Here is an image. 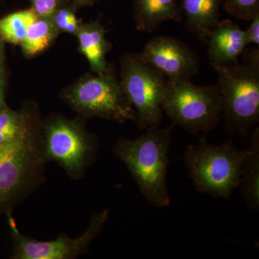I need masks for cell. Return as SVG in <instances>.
Segmentation results:
<instances>
[{
    "instance_id": "obj_1",
    "label": "cell",
    "mask_w": 259,
    "mask_h": 259,
    "mask_svg": "<svg viewBox=\"0 0 259 259\" xmlns=\"http://www.w3.org/2000/svg\"><path fill=\"white\" fill-rule=\"evenodd\" d=\"M171 127L146 130L135 139L117 140L112 151L125 163L141 193L151 205H169L167 171L169 163Z\"/></svg>"
},
{
    "instance_id": "obj_2",
    "label": "cell",
    "mask_w": 259,
    "mask_h": 259,
    "mask_svg": "<svg viewBox=\"0 0 259 259\" xmlns=\"http://www.w3.org/2000/svg\"><path fill=\"white\" fill-rule=\"evenodd\" d=\"M49 161L44 135L34 125L0 144V213L20 203L42 185Z\"/></svg>"
},
{
    "instance_id": "obj_3",
    "label": "cell",
    "mask_w": 259,
    "mask_h": 259,
    "mask_svg": "<svg viewBox=\"0 0 259 259\" xmlns=\"http://www.w3.org/2000/svg\"><path fill=\"white\" fill-rule=\"evenodd\" d=\"M246 149L241 150L232 141L209 144L203 137L186 149L184 159L196 190L214 198L228 199L241 181Z\"/></svg>"
},
{
    "instance_id": "obj_4",
    "label": "cell",
    "mask_w": 259,
    "mask_h": 259,
    "mask_svg": "<svg viewBox=\"0 0 259 259\" xmlns=\"http://www.w3.org/2000/svg\"><path fill=\"white\" fill-rule=\"evenodd\" d=\"M211 66L218 76L227 131L245 137L259 120V61Z\"/></svg>"
},
{
    "instance_id": "obj_5",
    "label": "cell",
    "mask_w": 259,
    "mask_h": 259,
    "mask_svg": "<svg viewBox=\"0 0 259 259\" xmlns=\"http://www.w3.org/2000/svg\"><path fill=\"white\" fill-rule=\"evenodd\" d=\"M161 108L174 125L195 136L210 132L222 117V102L217 86H198L191 80L167 79Z\"/></svg>"
},
{
    "instance_id": "obj_6",
    "label": "cell",
    "mask_w": 259,
    "mask_h": 259,
    "mask_svg": "<svg viewBox=\"0 0 259 259\" xmlns=\"http://www.w3.org/2000/svg\"><path fill=\"white\" fill-rule=\"evenodd\" d=\"M121 88L136 111L139 130L159 127L163 120L161 104L167 79L149 66L140 54H129L122 61Z\"/></svg>"
},
{
    "instance_id": "obj_7",
    "label": "cell",
    "mask_w": 259,
    "mask_h": 259,
    "mask_svg": "<svg viewBox=\"0 0 259 259\" xmlns=\"http://www.w3.org/2000/svg\"><path fill=\"white\" fill-rule=\"evenodd\" d=\"M65 100L87 117H101L120 123L137 120L120 83L109 71L77 83L66 94Z\"/></svg>"
},
{
    "instance_id": "obj_8",
    "label": "cell",
    "mask_w": 259,
    "mask_h": 259,
    "mask_svg": "<svg viewBox=\"0 0 259 259\" xmlns=\"http://www.w3.org/2000/svg\"><path fill=\"white\" fill-rule=\"evenodd\" d=\"M46 153L74 180H80L95 161L98 141L74 121L59 118L51 121L44 134Z\"/></svg>"
},
{
    "instance_id": "obj_9",
    "label": "cell",
    "mask_w": 259,
    "mask_h": 259,
    "mask_svg": "<svg viewBox=\"0 0 259 259\" xmlns=\"http://www.w3.org/2000/svg\"><path fill=\"white\" fill-rule=\"evenodd\" d=\"M108 209L92 216L91 221L81 236L69 238L61 233L57 238L49 241H40L22 234L11 222L12 233L15 243L14 258L17 259H74L88 251L90 245L106 224Z\"/></svg>"
},
{
    "instance_id": "obj_10",
    "label": "cell",
    "mask_w": 259,
    "mask_h": 259,
    "mask_svg": "<svg viewBox=\"0 0 259 259\" xmlns=\"http://www.w3.org/2000/svg\"><path fill=\"white\" fill-rule=\"evenodd\" d=\"M140 54L151 67L168 80H191L199 71V56L175 37H153Z\"/></svg>"
},
{
    "instance_id": "obj_11",
    "label": "cell",
    "mask_w": 259,
    "mask_h": 259,
    "mask_svg": "<svg viewBox=\"0 0 259 259\" xmlns=\"http://www.w3.org/2000/svg\"><path fill=\"white\" fill-rule=\"evenodd\" d=\"M210 64L227 65L238 62V59L246 49L245 30L231 20H220L207 37Z\"/></svg>"
},
{
    "instance_id": "obj_12",
    "label": "cell",
    "mask_w": 259,
    "mask_h": 259,
    "mask_svg": "<svg viewBox=\"0 0 259 259\" xmlns=\"http://www.w3.org/2000/svg\"><path fill=\"white\" fill-rule=\"evenodd\" d=\"M223 0H182L186 28L207 44L209 32L220 21V6Z\"/></svg>"
},
{
    "instance_id": "obj_13",
    "label": "cell",
    "mask_w": 259,
    "mask_h": 259,
    "mask_svg": "<svg viewBox=\"0 0 259 259\" xmlns=\"http://www.w3.org/2000/svg\"><path fill=\"white\" fill-rule=\"evenodd\" d=\"M137 28L151 32L166 21L180 22L182 12L178 0H134Z\"/></svg>"
},
{
    "instance_id": "obj_14",
    "label": "cell",
    "mask_w": 259,
    "mask_h": 259,
    "mask_svg": "<svg viewBox=\"0 0 259 259\" xmlns=\"http://www.w3.org/2000/svg\"><path fill=\"white\" fill-rule=\"evenodd\" d=\"M241 190L248 209L259 210V129L257 127L252 136L251 144L246 149V155L242 167Z\"/></svg>"
},
{
    "instance_id": "obj_15",
    "label": "cell",
    "mask_w": 259,
    "mask_h": 259,
    "mask_svg": "<svg viewBox=\"0 0 259 259\" xmlns=\"http://www.w3.org/2000/svg\"><path fill=\"white\" fill-rule=\"evenodd\" d=\"M80 48L97 74L107 72L105 56L110 49L105 37V30L98 23L85 25L78 31Z\"/></svg>"
},
{
    "instance_id": "obj_16",
    "label": "cell",
    "mask_w": 259,
    "mask_h": 259,
    "mask_svg": "<svg viewBox=\"0 0 259 259\" xmlns=\"http://www.w3.org/2000/svg\"><path fill=\"white\" fill-rule=\"evenodd\" d=\"M37 18L38 15L31 8L0 19V36L12 44H22L28 28Z\"/></svg>"
},
{
    "instance_id": "obj_17",
    "label": "cell",
    "mask_w": 259,
    "mask_h": 259,
    "mask_svg": "<svg viewBox=\"0 0 259 259\" xmlns=\"http://www.w3.org/2000/svg\"><path fill=\"white\" fill-rule=\"evenodd\" d=\"M55 31L54 24L49 18L38 17L28 28L22 44L24 52L30 56L42 52L49 47Z\"/></svg>"
},
{
    "instance_id": "obj_18",
    "label": "cell",
    "mask_w": 259,
    "mask_h": 259,
    "mask_svg": "<svg viewBox=\"0 0 259 259\" xmlns=\"http://www.w3.org/2000/svg\"><path fill=\"white\" fill-rule=\"evenodd\" d=\"M32 120L26 113L6 110L0 112V144L13 141L26 132Z\"/></svg>"
},
{
    "instance_id": "obj_19",
    "label": "cell",
    "mask_w": 259,
    "mask_h": 259,
    "mask_svg": "<svg viewBox=\"0 0 259 259\" xmlns=\"http://www.w3.org/2000/svg\"><path fill=\"white\" fill-rule=\"evenodd\" d=\"M228 14L240 20H250L259 12V0H223Z\"/></svg>"
},
{
    "instance_id": "obj_20",
    "label": "cell",
    "mask_w": 259,
    "mask_h": 259,
    "mask_svg": "<svg viewBox=\"0 0 259 259\" xmlns=\"http://www.w3.org/2000/svg\"><path fill=\"white\" fill-rule=\"evenodd\" d=\"M55 13V23L61 30L69 32L76 31L78 26L77 19L71 10H57Z\"/></svg>"
},
{
    "instance_id": "obj_21",
    "label": "cell",
    "mask_w": 259,
    "mask_h": 259,
    "mask_svg": "<svg viewBox=\"0 0 259 259\" xmlns=\"http://www.w3.org/2000/svg\"><path fill=\"white\" fill-rule=\"evenodd\" d=\"M32 9L40 18H50L56 13L59 0H31Z\"/></svg>"
},
{
    "instance_id": "obj_22",
    "label": "cell",
    "mask_w": 259,
    "mask_h": 259,
    "mask_svg": "<svg viewBox=\"0 0 259 259\" xmlns=\"http://www.w3.org/2000/svg\"><path fill=\"white\" fill-rule=\"evenodd\" d=\"M249 27L245 30L246 35L247 44H254L258 47L259 46V12L249 20Z\"/></svg>"
},
{
    "instance_id": "obj_23",
    "label": "cell",
    "mask_w": 259,
    "mask_h": 259,
    "mask_svg": "<svg viewBox=\"0 0 259 259\" xmlns=\"http://www.w3.org/2000/svg\"><path fill=\"white\" fill-rule=\"evenodd\" d=\"M4 102V93H3V76L2 74V69L0 67V109L2 108Z\"/></svg>"
},
{
    "instance_id": "obj_24",
    "label": "cell",
    "mask_w": 259,
    "mask_h": 259,
    "mask_svg": "<svg viewBox=\"0 0 259 259\" xmlns=\"http://www.w3.org/2000/svg\"><path fill=\"white\" fill-rule=\"evenodd\" d=\"M74 1L75 3H79V4L87 5L93 3L94 2L96 1V0H74Z\"/></svg>"
},
{
    "instance_id": "obj_25",
    "label": "cell",
    "mask_w": 259,
    "mask_h": 259,
    "mask_svg": "<svg viewBox=\"0 0 259 259\" xmlns=\"http://www.w3.org/2000/svg\"><path fill=\"white\" fill-rule=\"evenodd\" d=\"M2 54H3V46H2V42L0 41V61H1Z\"/></svg>"
}]
</instances>
